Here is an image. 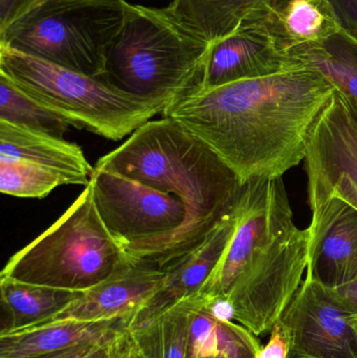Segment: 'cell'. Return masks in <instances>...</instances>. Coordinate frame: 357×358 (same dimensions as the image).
<instances>
[{"instance_id": "1", "label": "cell", "mask_w": 357, "mask_h": 358, "mask_svg": "<svg viewBox=\"0 0 357 358\" xmlns=\"http://www.w3.org/2000/svg\"><path fill=\"white\" fill-rule=\"evenodd\" d=\"M335 92L319 73L293 69L199 88L163 117L203 141L245 183L282 178L304 162L312 130Z\"/></svg>"}, {"instance_id": "2", "label": "cell", "mask_w": 357, "mask_h": 358, "mask_svg": "<svg viewBox=\"0 0 357 358\" xmlns=\"http://www.w3.org/2000/svg\"><path fill=\"white\" fill-rule=\"evenodd\" d=\"M94 167L140 181L184 202L187 218L182 227L144 261L161 268L199 243L234 206L242 187L213 149L166 117L140 126Z\"/></svg>"}, {"instance_id": "3", "label": "cell", "mask_w": 357, "mask_h": 358, "mask_svg": "<svg viewBox=\"0 0 357 358\" xmlns=\"http://www.w3.org/2000/svg\"><path fill=\"white\" fill-rule=\"evenodd\" d=\"M211 43L176 22L165 8L128 4L107 50L102 79L124 92L169 107L203 87Z\"/></svg>"}, {"instance_id": "4", "label": "cell", "mask_w": 357, "mask_h": 358, "mask_svg": "<svg viewBox=\"0 0 357 358\" xmlns=\"http://www.w3.org/2000/svg\"><path fill=\"white\" fill-rule=\"evenodd\" d=\"M0 75L62 115L78 129L121 141L169 105L124 92L102 78L90 77L0 46Z\"/></svg>"}, {"instance_id": "5", "label": "cell", "mask_w": 357, "mask_h": 358, "mask_svg": "<svg viewBox=\"0 0 357 358\" xmlns=\"http://www.w3.org/2000/svg\"><path fill=\"white\" fill-rule=\"evenodd\" d=\"M132 262L101 220L88 185L52 227L10 257L0 277L85 292Z\"/></svg>"}, {"instance_id": "6", "label": "cell", "mask_w": 357, "mask_h": 358, "mask_svg": "<svg viewBox=\"0 0 357 358\" xmlns=\"http://www.w3.org/2000/svg\"><path fill=\"white\" fill-rule=\"evenodd\" d=\"M128 4L125 0H34L0 29V46L100 78Z\"/></svg>"}, {"instance_id": "7", "label": "cell", "mask_w": 357, "mask_h": 358, "mask_svg": "<svg viewBox=\"0 0 357 358\" xmlns=\"http://www.w3.org/2000/svg\"><path fill=\"white\" fill-rule=\"evenodd\" d=\"M101 220L132 261H147L184 224L187 208L171 194L94 167L90 178Z\"/></svg>"}, {"instance_id": "8", "label": "cell", "mask_w": 357, "mask_h": 358, "mask_svg": "<svg viewBox=\"0 0 357 358\" xmlns=\"http://www.w3.org/2000/svg\"><path fill=\"white\" fill-rule=\"evenodd\" d=\"M309 229L295 225L239 275L224 301L233 321L256 336L272 331L304 281Z\"/></svg>"}, {"instance_id": "9", "label": "cell", "mask_w": 357, "mask_h": 358, "mask_svg": "<svg viewBox=\"0 0 357 358\" xmlns=\"http://www.w3.org/2000/svg\"><path fill=\"white\" fill-rule=\"evenodd\" d=\"M235 208L236 227L230 243L198 292L209 303L226 298L253 261L296 225L282 178L242 183Z\"/></svg>"}, {"instance_id": "10", "label": "cell", "mask_w": 357, "mask_h": 358, "mask_svg": "<svg viewBox=\"0 0 357 358\" xmlns=\"http://www.w3.org/2000/svg\"><path fill=\"white\" fill-rule=\"evenodd\" d=\"M304 163L308 203L337 197L357 210V125L337 90L312 130Z\"/></svg>"}, {"instance_id": "11", "label": "cell", "mask_w": 357, "mask_h": 358, "mask_svg": "<svg viewBox=\"0 0 357 358\" xmlns=\"http://www.w3.org/2000/svg\"><path fill=\"white\" fill-rule=\"evenodd\" d=\"M348 317L326 287L305 275L278 322L287 358H357V334Z\"/></svg>"}, {"instance_id": "12", "label": "cell", "mask_w": 357, "mask_h": 358, "mask_svg": "<svg viewBox=\"0 0 357 358\" xmlns=\"http://www.w3.org/2000/svg\"><path fill=\"white\" fill-rule=\"evenodd\" d=\"M309 204L312 222L306 277L326 288L357 277V210L345 200L327 198Z\"/></svg>"}, {"instance_id": "13", "label": "cell", "mask_w": 357, "mask_h": 358, "mask_svg": "<svg viewBox=\"0 0 357 358\" xmlns=\"http://www.w3.org/2000/svg\"><path fill=\"white\" fill-rule=\"evenodd\" d=\"M165 278V269L152 263L134 261L102 283L82 292L48 323L110 320L131 322L154 298Z\"/></svg>"}, {"instance_id": "14", "label": "cell", "mask_w": 357, "mask_h": 358, "mask_svg": "<svg viewBox=\"0 0 357 358\" xmlns=\"http://www.w3.org/2000/svg\"><path fill=\"white\" fill-rule=\"evenodd\" d=\"M241 25L262 31L286 55L322 43L341 29L328 0H264Z\"/></svg>"}, {"instance_id": "15", "label": "cell", "mask_w": 357, "mask_h": 358, "mask_svg": "<svg viewBox=\"0 0 357 358\" xmlns=\"http://www.w3.org/2000/svg\"><path fill=\"white\" fill-rule=\"evenodd\" d=\"M293 69H299L268 36L254 27L241 25L234 33L211 44L201 88L219 87Z\"/></svg>"}, {"instance_id": "16", "label": "cell", "mask_w": 357, "mask_h": 358, "mask_svg": "<svg viewBox=\"0 0 357 358\" xmlns=\"http://www.w3.org/2000/svg\"><path fill=\"white\" fill-rule=\"evenodd\" d=\"M236 221L234 204L199 243L163 267L166 278L163 286L147 306L131 320L129 325L198 292L228 248Z\"/></svg>"}, {"instance_id": "17", "label": "cell", "mask_w": 357, "mask_h": 358, "mask_svg": "<svg viewBox=\"0 0 357 358\" xmlns=\"http://www.w3.org/2000/svg\"><path fill=\"white\" fill-rule=\"evenodd\" d=\"M0 161L22 162L52 170L67 185H89L94 167L73 143L0 121Z\"/></svg>"}, {"instance_id": "18", "label": "cell", "mask_w": 357, "mask_h": 358, "mask_svg": "<svg viewBox=\"0 0 357 358\" xmlns=\"http://www.w3.org/2000/svg\"><path fill=\"white\" fill-rule=\"evenodd\" d=\"M128 320L61 321L0 334V358H35L94 341L119 336Z\"/></svg>"}, {"instance_id": "19", "label": "cell", "mask_w": 357, "mask_h": 358, "mask_svg": "<svg viewBox=\"0 0 357 358\" xmlns=\"http://www.w3.org/2000/svg\"><path fill=\"white\" fill-rule=\"evenodd\" d=\"M203 300L196 292L128 326V332L143 357L188 358L191 319Z\"/></svg>"}, {"instance_id": "20", "label": "cell", "mask_w": 357, "mask_h": 358, "mask_svg": "<svg viewBox=\"0 0 357 358\" xmlns=\"http://www.w3.org/2000/svg\"><path fill=\"white\" fill-rule=\"evenodd\" d=\"M82 292L0 277L1 305L6 315V323L0 334L48 324Z\"/></svg>"}, {"instance_id": "21", "label": "cell", "mask_w": 357, "mask_h": 358, "mask_svg": "<svg viewBox=\"0 0 357 358\" xmlns=\"http://www.w3.org/2000/svg\"><path fill=\"white\" fill-rule=\"evenodd\" d=\"M289 57L296 69L322 76L357 109V37L341 29L322 43L302 48Z\"/></svg>"}, {"instance_id": "22", "label": "cell", "mask_w": 357, "mask_h": 358, "mask_svg": "<svg viewBox=\"0 0 357 358\" xmlns=\"http://www.w3.org/2000/svg\"><path fill=\"white\" fill-rule=\"evenodd\" d=\"M264 0H172L167 14L207 43L224 39L240 27Z\"/></svg>"}, {"instance_id": "23", "label": "cell", "mask_w": 357, "mask_h": 358, "mask_svg": "<svg viewBox=\"0 0 357 358\" xmlns=\"http://www.w3.org/2000/svg\"><path fill=\"white\" fill-rule=\"evenodd\" d=\"M0 121L64 140L71 124L0 75Z\"/></svg>"}, {"instance_id": "24", "label": "cell", "mask_w": 357, "mask_h": 358, "mask_svg": "<svg viewBox=\"0 0 357 358\" xmlns=\"http://www.w3.org/2000/svg\"><path fill=\"white\" fill-rule=\"evenodd\" d=\"M65 179L52 170L22 162L0 161V191L19 198L46 197Z\"/></svg>"}, {"instance_id": "25", "label": "cell", "mask_w": 357, "mask_h": 358, "mask_svg": "<svg viewBox=\"0 0 357 358\" xmlns=\"http://www.w3.org/2000/svg\"><path fill=\"white\" fill-rule=\"evenodd\" d=\"M124 332L112 338L85 343L35 358H117L119 340Z\"/></svg>"}, {"instance_id": "26", "label": "cell", "mask_w": 357, "mask_h": 358, "mask_svg": "<svg viewBox=\"0 0 357 358\" xmlns=\"http://www.w3.org/2000/svg\"><path fill=\"white\" fill-rule=\"evenodd\" d=\"M341 29L357 37V0H328Z\"/></svg>"}, {"instance_id": "27", "label": "cell", "mask_w": 357, "mask_h": 358, "mask_svg": "<svg viewBox=\"0 0 357 358\" xmlns=\"http://www.w3.org/2000/svg\"><path fill=\"white\" fill-rule=\"evenodd\" d=\"M333 300L348 313L356 315L357 313V277L350 281L335 288H327Z\"/></svg>"}, {"instance_id": "28", "label": "cell", "mask_w": 357, "mask_h": 358, "mask_svg": "<svg viewBox=\"0 0 357 358\" xmlns=\"http://www.w3.org/2000/svg\"><path fill=\"white\" fill-rule=\"evenodd\" d=\"M289 345L282 327L278 323L272 329L268 345L261 348L255 358H287Z\"/></svg>"}, {"instance_id": "29", "label": "cell", "mask_w": 357, "mask_h": 358, "mask_svg": "<svg viewBox=\"0 0 357 358\" xmlns=\"http://www.w3.org/2000/svg\"><path fill=\"white\" fill-rule=\"evenodd\" d=\"M34 0H0V29L18 16Z\"/></svg>"}, {"instance_id": "30", "label": "cell", "mask_w": 357, "mask_h": 358, "mask_svg": "<svg viewBox=\"0 0 357 358\" xmlns=\"http://www.w3.org/2000/svg\"><path fill=\"white\" fill-rule=\"evenodd\" d=\"M117 358H144L127 329L122 334L119 340Z\"/></svg>"}, {"instance_id": "31", "label": "cell", "mask_w": 357, "mask_h": 358, "mask_svg": "<svg viewBox=\"0 0 357 358\" xmlns=\"http://www.w3.org/2000/svg\"><path fill=\"white\" fill-rule=\"evenodd\" d=\"M348 321L351 324L352 327L354 328L357 334V313L356 315H351L348 317Z\"/></svg>"}, {"instance_id": "32", "label": "cell", "mask_w": 357, "mask_h": 358, "mask_svg": "<svg viewBox=\"0 0 357 358\" xmlns=\"http://www.w3.org/2000/svg\"><path fill=\"white\" fill-rule=\"evenodd\" d=\"M347 102V101H346ZM348 106H349L350 111H351L352 117H354V121H356V125H357V109L354 108V107H352L351 105L349 104V103L347 102Z\"/></svg>"}, {"instance_id": "33", "label": "cell", "mask_w": 357, "mask_h": 358, "mask_svg": "<svg viewBox=\"0 0 357 358\" xmlns=\"http://www.w3.org/2000/svg\"><path fill=\"white\" fill-rule=\"evenodd\" d=\"M203 358H230V357H226V355H215V357H203Z\"/></svg>"}]
</instances>
